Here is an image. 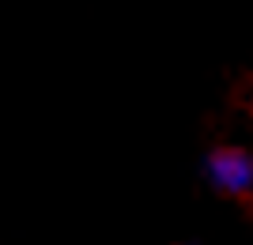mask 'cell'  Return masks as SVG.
Wrapping results in <instances>:
<instances>
[{
  "label": "cell",
  "mask_w": 253,
  "mask_h": 245,
  "mask_svg": "<svg viewBox=\"0 0 253 245\" xmlns=\"http://www.w3.org/2000/svg\"><path fill=\"white\" fill-rule=\"evenodd\" d=\"M208 181L227 196L253 189V155L242 147H219L208 155Z\"/></svg>",
  "instance_id": "6da1fadb"
}]
</instances>
